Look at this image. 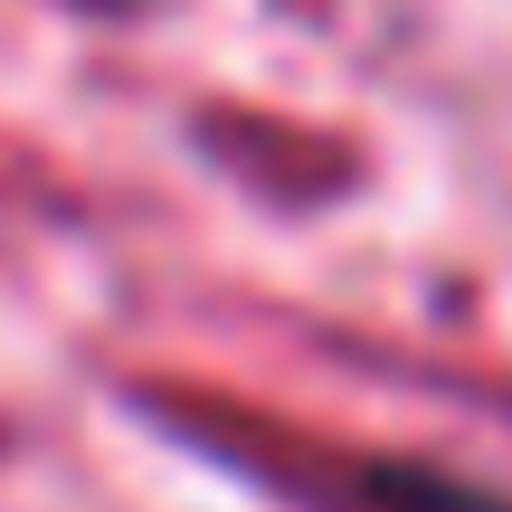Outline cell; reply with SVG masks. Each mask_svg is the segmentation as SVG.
I'll return each instance as SVG.
<instances>
[{
  "label": "cell",
  "mask_w": 512,
  "mask_h": 512,
  "mask_svg": "<svg viewBox=\"0 0 512 512\" xmlns=\"http://www.w3.org/2000/svg\"><path fill=\"white\" fill-rule=\"evenodd\" d=\"M342 494H351V512H512L503 494L456 484L437 465H361V475H342Z\"/></svg>",
  "instance_id": "6da1fadb"
}]
</instances>
